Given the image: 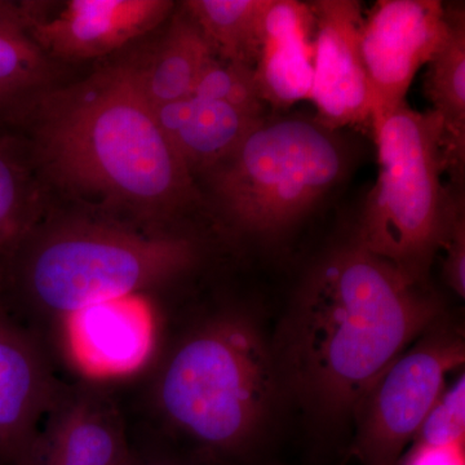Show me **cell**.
<instances>
[{"mask_svg": "<svg viewBox=\"0 0 465 465\" xmlns=\"http://www.w3.org/2000/svg\"><path fill=\"white\" fill-rule=\"evenodd\" d=\"M445 314L428 284L410 282L351 235L309 269L271 342L284 397L322 436H335L379 376Z\"/></svg>", "mask_w": 465, "mask_h": 465, "instance_id": "6da1fadb", "label": "cell"}, {"mask_svg": "<svg viewBox=\"0 0 465 465\" xmlns=\"http://www.w3.org/2000/svg\"><path fill=\"white\" fill-rule=\"evenodd\" d=\"M24 119H32L36 158L69 191L155 225L197 200L125 60L42 92Z\"/></svg>", "mask_w": 465, "mask_h": 465, "instance_id": "7a4b0ae2", "label": "cell"}, {"mask_svg": "<svg viewBox=\"0 0 465 465\" xmlns=\"http://www.w3.org/2000/svg\"><path fill=\"white\" fill-rule=\"evenodd\" d=\"M157 399L168 423L211 455L247 458L264 442L284 394L264 332L246 314L224 312L167 354Z\"/></svg>", "mask_w": 465, "mask_h": 465, "instance_id": "3957f363", "label": "cell"}, {"mask_svg": "<svg viewBox=\"0 0 465 465\" xmlns=\"http://www.w3.org/2000/svg\"><path fill=\"white\" fill-rule=\"evenodd\" d=\"M191 237L115 222H76L24 238L0 268L33 307L66 320L75 312L158 286L197 260Z\"/></svg>", "mask_w": 465, "mask_h": 465, "instance_id": "277c9868", "label": "cell"}, {"mask_svg": "<svg viewBox=\"0 0 465 465\" xmlns=\"http://www.w3.org/2000/svg\"><path fill=\"white\" fill-rule=\"evenodd\" d=\"M379 173L357 232L370 252L391 262L410 282L428 284L437 253L464 213L463 191L443 183L442 122L433 110L407 103L372 127Z\"/></svg>", "mask_w": 465, "mask_h": 465, "instance_id": "5b68a950", "label": "cell"}, {"mask_svg": "<svg viewBox=\"0 0 465 465\" xmlns=\"http://www.w3.org/2000/svg\"><path fill=\"white\" fill-rule=\"evenodd\" d=\"M338 131L316 118L268 114L206 176L217 210L243 237H282L344 179Z\"/></svg>", "mask_w": 465, "mask_h": 465, "instance_id": "8992f818", "label": "cell"}, {"mask_svg": "<svg viewBox=\"0 0 465 465\" xmlns=\"http://www.w3.org/2000/svg\"><path fill=\"white\" fill-rule=\"evenodd\" d=\"M463 329L442 316L400 354L365 394L354 414L351 452L362 465H397L425 416L464 365Z\"/></svg>", "mask_w": 465, "mask_h": 465, "instance_id": "52a82bcc", "label": "cell"}, {"mask_svg": "<svg viewBox=\"0 0 465 465\" xmlns=\"http://www.w3.org/2000/svg\"><path fill=\"white\" fill-rule=\"evenodd\" d=\"M445 3L379 0L363 20L361 56L372 97V127L402 104L421 66L448 38Z\"/></svg>", "mask_w": 465, "mask_h": 465, "instance_id": "ba28073f", "label": "cell"}, {"mask_svg": "<svg viewBox=\"0 0 465 465\" xmlns=\"http://www.w3.org/2000/svg\"><path fill=\"white\" fill-rule=\"evenodd\" d=\"M314 17L313 85L316 119L332 131L351 127L372 131V97L362 56V3L309 2Z\"/></svg>", "mask_w": 465, "mask_h": 465, "instance_id": "9c48e42d", "label": "cell"}, {"mask_svg": "<svg viewBox=\"0 0 465 465\" xmlns=\"http://www.w3.org/2000/svg\"><path fill=\"white\" fill-rule=\"evenodd\" d=\"M30 38L45 54L91 60L163 25L176 8L170 0H69L56 12L26 2Z\"/></svg>", "mask_w": 465, "mask_h": 465, "instance_id": "30bf717a", "label": "cell"}, {"mask_svg": "<svg viewBox=\"0 0 465 465\" xmlns=\"http://www.w3.org/2000/svg\"><path fill=\"white\" fill-rule=\"evenodd\" d=\"M61 394L29 333L0 300V461L33 465L42 434Z\"/></svg>", "mask_w": 465, "mask_h": 465, "instance_id": "8fae6325", "label": "cell"}, {"mask_svg": "<svg viewBox=\"0 0 465 465\" xmlns=\"http://www.w3.org/2000/svg\"><path fill=\"white\" fill-rule=\"evenodd\" d=\"M64 321L76 365L94 378L131 374L154 351V316L140 295L90 305Z\"/></svg>", "mask_w": 465, "mask_h": 465, "instance_id": "7c38bea8", "label": "cell"}, {"mask_svg": "<svg viewBox=\"0 0 465 465\" xmlns=\"http://www.w3.org/2000/svg\"><path fill=\"white\" fill-rule=\"evenodd\" d=\"M314 17L309 3L269 0L253 79L266 106L284 112L311 100L313 85Z\"/></svg>", "mask_w": 465, "mask_h": 465, "instance_id": "4fadbf2b", "label": "cell"}, {"mask_svg": "<svg viewBox=\"0 0 465 465\" xmlns=\"http://www.w3.org/2000/svg\"><path fill=\"white\" fill-rule=\"evenodd\" d=\"M121 419L105 397L92 391L61 396L48 416L33 465H127Z\"/></svg>", "mask_w": 465, "mask_h": 465, "instance_id": "5bb4252c", "label": "cell"}, {"mask_svg": "<svg viewBox=\"0 0 465 465\" xmlns=\"http://www.w3.org/2000/svg\"><path fill=\"white\" fill-rule=\"evenodd\" d=\"M153 109L159 127L192 176L208 173L228 157L268 115L266 110L195 96Z\"/></svg>", "mask_w": 465, "mask_h": 465, "instance_id": "9a60e30c", "label": "cell"}, {"mask_svg": "<svg viewBox=\"0 0 465 465\" xmlns=\"http://www.w3.org/2000/svg\"><path fill=\"white\" fill-rule=\"evenodd\" d=\"M150 50L125 58L134 81L153 108L191 96L198 79L215 58L210 43L180 5Z\"/></svg>", "mask_w": 465, "mask_h": 465, "instance_id": "2e32d148", "label": "cell"}, {"mask_svg": "<svg viewBox=\"0 0 465 465\" xmlns=\"http://www.w3.org/2000/svg\"><path fill=\"white\" fill-rule=\"evenodd\" d=\"M449 34L427 64L424 92L443 128L446 173L461 188L465 166V11L464 3H445Z\"/></svg>", "mask_w": 465, "mask_h": 465, "instance_id": "e0dca14e", "label": "cell"}, {"mask_svg": "<svg viewBox=\"0 0 465 465\" xmlns=\"http://www.w3.org/2000/svg\"><path fill=\"white\" fill-rule=\"evenodd\" d=\"M269 0H188L182 5L219 60L253 70Z\"/></svg>", "mask_w": 465, "mask_h": 465, "instance_id": "ac0fdd59", "label": "cell"}, {"mask_svg": "<svg viewBox=\"0 0 465 465\" xmlns=\"http://www.w3.org/2000/svg\"><path fill=\"white\" fill-rule=\"evenodd\" d=\"M50 74V64L32 38H0V125L25 118Z\"/></svg>", "mask_w": 465, "mask_h": 465, "instance_id": "d6986e66", "label": "cell"}, {"mask_svg": "<svg viewBox=\"0 0 465 465\" xmlns=\"http://www.w3.org/2000/svg\"><path fill=\"white\" fill-rule=\"evenodd\" d=\"M33 191L17 145L0 134V268L30 232Z\"/></svg>", "mask_w": 465, "mask_h": 465, "instance_id": "ffe728a7", "label": "cell"}, {"mask_svg": "<svg viewBox=\"0 0 465 465\" xmlns=\"http://www.w3.org/2000/svg\"><path fill=\"white\" fill-rule=\"evenodd\" d=\"M191 96L219 100L240 108L266 110L253 79V70L215 57L202 73Z\"/></svg>", "mask_w": 465, "mask_h": 465, "instance_id": "44dd1931", "label": "cell"}, {"mask_svg": "<svg viewBox=\"0 0 465 465\" xmlns=\"http://www.w3.org/2000/svg\"><path fill=\"white\" fill-rule=\"evenodd\" d=\"M412 443L427 446L465 445V379L464 374L450 388H445Z\"/></svg>", "mask_w": 465, "mask_h": 465, "instance_id": "7402d4cb", "label": "cell"}, {"mask_svg": "<svg viewBox=\"0 0 465 465\" xmlns=\"http://www.w3.org/2000/svg\"><path fill=\"white\" fill-rule=\"evenodd\" d=\"M446 251L443 262V275L450 289L454 291L459 298L465 296V219L464 213L455 219L450 229L448 238L443 243Z\"/></svg>", "mask_w": 465, "mask_h": 465, "instance_id": "603a6c76", "label": "cell"}, {"mask_svg": "<svg viewBox=\"0 0 465 465\" xmlns=\"http://www.w3.org/2000/svg\"><path fill=\"white\" fill-rule=\"evenodd\" d=\"M397 465H465V445L427 446L411 443Z\"/></svg>", "mask_w": 465, "mask_h": 465, "instance_id": "cb8c5ba5", "label": "cell"}, {"mask_svg": "<svg viewBox=\"0 0 465 465\" xmlns=\"http://www.w3.org/2000/svg\"><path fill=\"white\" fill-rule=\"evenodd\" d=\"M26 2L0 0V38H30Z\"/></svg>", "mask_w": 465, "mask_h": 465, "instance_id": "d4e9b609", "label": "cell"}, {"mask_svg": "<svg viewBox=\"0 0 465 465\" xmlns=\"http://www.w3.org/2000/svg\"><path fill=\"white\" fill-rule=\"evenodd\" d=\"M150 465H191L183 463V461H176V460H163V461H157V463L150 464Z\"/></svg>", "mask_w": 465, "mask_h": 465, "instance_id": "484cf974", "label": "cell"}, {"mask_svg": "<svg viewBox=\"0 0 465 465\" xmlns=\"http://www.w3.org/2000/svg\"><path fill=\"white\" fill-rule=\"evenodd\" d=\"M127 465H134L131 461H128Z\"/></svg>", "mask_w": 465, "mask_h": 465, "instance_id": "4316f807", "label": "cell"}]
</instances>
